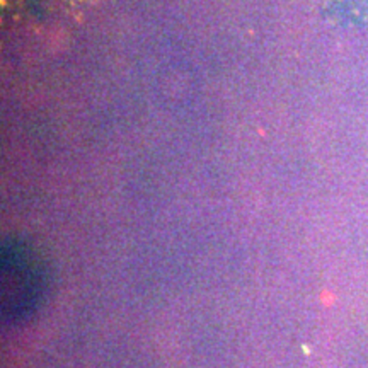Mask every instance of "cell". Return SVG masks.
<instances>
[{
	"mask_svg": "<svg viewBox=\"0 0 368 368\" xmlns=\"http://www.w3.org/2000/svg\"><path fill=\"white\" fill-rule=\"evenodd\" d=\"M46 275L41 261L23 246H7L2 257V312L9 324L36 311L45 295Z\"/></svg>",
	"mask_w": 368,
	"mask_h": 368,
	"instance_id": "obj_1",
	"label": "cell"
}]
</instances>
